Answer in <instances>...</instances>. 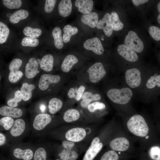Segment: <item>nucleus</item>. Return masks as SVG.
Instances as JSON below:
<instances>
[{
    "label": "nucleus",
    "instance_id": "nucleus-42",
    "mask_svg": "<svg viewBox=\"0 0 160 160\" xmlns=\"http://www.w3.org/2000/svg\"><path fill=\"white\" fill-rule=\"evenodd\" d=\"M148 31L153 39L156 41L160 40V28L156 26H152L149 28Z\"/></svg>",
    "mask_w": 160,
    "mask_h": 160
},
{
    "label": "nucleus",
    "instance_id": "nucleus-9",
    "mask_svg": "<svg viewBox=\"0 0 160 160\" xmlns=\"http://www.w3.org/2000/svg\"><path fill=\"white\" fill-rule=\"evenodd\" d=\"M62 123L69 124L88 125L94 124L87 116H82L77 109L70 108L64 113L62 120Z\"/></svg>",
    "mask_w": 160,
    "mask_h": 160
},
{
    "label": "nucleus",
    "instance_id": "nucleus-29",
    "mask_svg": "<svg viewBox=\"0 0 160 160\" xmlns=\"http://www.w3.org/2000/svg\"><path fill=\"white\" fill-rule=\"evenodd\" d=\"M63 106V103L60 99L56 97L52 98L49 102V112L52 115L55 114L61 110Z\"/></svg>",
    "mask_w": 160,
    "mask_h": 160
},
{
    "label": "nucleus",
    "instance_id": "nucleus-49",
    "mask_svg": "<svg viewBox=\"0 0 160 160\" xmlns=\"http://www.w3.org/2000/svg\"><path fill=\"white\" fill-rule=\"evenodd\" d=\"M148 1L147 0H133L132 1L134 5L138 6L140 4H143Z\"/></svg>",
    "mask_w": 160,
    "mask_h": 160
},
{
    "label": "nucleus",
    "instance_id": "nucleus-38",
    "mask_svg": "<svg viewBox=\"0 0 160 160\" xmlns=\"http://www.w3.org/2000/svg\"><path fill=\"white\" fill-rule=\"evenodd\" d=\"M22 99L21 91L18 90L15 92L14 98L8 100L7 104L10 106L16 107L18 105V103L21 102Z\"/></svg>",
    "mask_w": 160,
    "mask_h": 160
},
{
    "label": "nucleus",
    "instance_id": "nucleus-8",
    "mask_svg": "<svg viewBox=\"0 0 160 160\" xmlns=\"http://www.w3.org/2000/svg\"><path fill=\"white\" fill-rule=\"evenodd\" d=\"M107 94L113 103L121 105L127 104L133 95L131 89L128 88L111 89L108 91Z\"/></svg>",
    "mask_w": 160,
    "mask_h": 160
},
{
    "label": "nucleus",
    "instance_id": "nucleus-41",
    "mask_svg": "<svg viewBox=\"0 0 160 160\" xmlns=\"http://www.w3.org/2000/svg\"><path fill=\"white\" fill-rule=\"evenodd\" d=\"M39 43V41L37 39L26 37L23 39L21 44L25 47H35L38 45Z\"/></svg>",
    "mask_w": 160,
    "mask_h": 160
},
{
    "label": "nucleus",
    "instance_id": "nucleus-12",
    "mask_svg": "<svg viewBox=\"0 0 160 160\" xmlns=\"http://www.w3.org/2000/svg\"><path fill=\"white\" fill-rule=\"evenodd\" d=\"M126 46L137 53L141 52L144 49V44L137 33L133 31H130L125 36L124 41Z\"/></svg>",
    "mask_w": 160,
    "mask_h": 160
},
{
    "label": "nucleus",
    "instance_id": "nucleus-7",
    "mask_svg": "<svg viewBox=\"0 0 160 160\" xmlns=\"http://www.w3.org/2000/svg\"><path fill=\"white\" fill-rule=\"evenodd\" d=\"M27 122L23 119L19 118L15 120L14 124L7 135L9 141L13 144L18 143L26 133L28 129Z\"/></svg>",
    "mask_w": 160,
    "mask_h": 160
},
{
    "label": "nucleus",
    "instance_id": "nucleus-16",
    "mask_svg": "<svg viewBox=\"0 0 160 160\" xmlns=\"http://www.w3.org/2000/svg\"><path fill=\"white\" fill-rule=\"evenodd\" d=\"M83 46L86 49L91 50L98 55L102 54L104 51L101 41L96 37L87 40L84 42Z\"/></svg>",
    "mask_w": 160,
    "mask_h": 160
},
{
    "label": "nucleus",
    "instance_id": "nucleus-4",
    "mask_svg": "<svg viewBox=\"0 0 160 160\" xmlns=\"http://www.w3.org/2000/svg\"><path fill=\"white\" fill-rule=\"evenodd\" d=\"M118 122L112 120L102 127L92 140L82 160H94L106 146Z\"/></svg>",
    "mask_w": 160,
    "mask_h": 160
},
{
    "label": "nucleus",
    "instance_id": "nucleus-21",
    "mask_svg": "<svg viewBox=\"0 0 160 160\" xmlns=\"http://www.w3.org/2000/svg\"><path fill=\"white\" fill-rule=\"evenodd\" d=\"M38 71V64L35 59L30 58L25 67V75L28 79H32L36 75Z\"/></svg>",
    "mask_w": 160,
    "mask_h": 160
},
{
    "label": "nucleus",
    "instance_id": "nucleus-11",
    "mask_svg": "<svg viewBox=\"0 0 160 160\" xmlns=\"http://www.w3.org/2000/svg\"><path fill=\"white\" fill-rule=\"evenodd\" d=\"M136 157L134 155L117 152L106 148L103 149L94 160H129Z\"/></svg>",
    "mask_w": 160,
    "mask_h": 160
},
{
    "label": "nucleus",
    "instance_id": "nucleus-2",
    "mask_svg": "<svg viewBox=\"0 0 160 160\" xmlns=\"http://www.w3.org/2000/svg\"><path fill=\"white\" fill-rule=\"evenodd\" d=\"M98 122L88 125L68 124L50 131L55 139L90 144L101 127Z\"/></svg>",
    "mask_w": 160,
    "mask_h": 160
},
{
    "label": "nucleus",
    "instance_id": "nucleus-14",
    "mask_svg": "<svg viewBox=\"0 0 160 160\" xmlns=\"http://www.w3.org/2000/svg\"><path fill=\"white\" fill-rule=\"evenodd\" d=\"M125 77L127 84L132 88L138 87L141 83L140 73L137 68H133L127 70Z\"/></svg>",
    "mask_w": 160,
    "mask_h": 160
},
{
    "label": "nucleus",
    "instance_id": "nucleus-19",
    "mask_svg": "<svg viewBox=\"0 0 160 160\" xmlns=\"http://www.w3.org/2000/svg\"><path fill=\"white\" fill-rule=\"evenodd\" d=\"M23 114L22 110L18 108L4 105L0 108V114L3 116H7L18 119L21 117Z\"/></svg>",
    "mask_w": 160,
    "mask_h": 160
},
{
    "label": "nucleus",
    "instance_id": "nucleus-40",
    "mask_svg": "<svg viewBox=\"0 0 160 160\" xmlns=\"http://www.w3.org/2000/svg\"><path fill=\"white\" fill-rule=\"evenodd\" d=\"M160 87V75L151 76L147 82L146 86L149 89H152L156 85Z\"/></svg>",
    "mask_w": 160,
    "mask_h": 160
},
{
    "label": "nucleus",
    "instance_id": "nucleus-51",
    "mask_svg": "<svg viewBox=\"0 0 160 160\" xmlns=\"http://www.w3.org/2000/svg\"><path fill=\"white\" fill-rule=\"evenodd\" d=\"M157 8L158 11L160 12V1L159 3L157 5Z\"/></svg>",
    "mask_w": 160,
    "mask_h": 160
},
{
    "label": "nucleus",
    "instance_id": "nucleus-48",
    "mask_svg": "<svg viewBox=\"0 0 160 160\" xmlns=\"http://www.w3.org/2000/svg\"><path fill=\"white\" fill-rule=\"evenodd\" d=\"M92 101L89 99L82 100L80 103V105L83 108L86 109L88 105Z\"/></svg>",
    "mask_w": 160,
    "mask_h": 160
},
{
    "label": "nucleus",
    "instance_id": "nucleus-25",
    "mask_svg": "<svg viewBox=\"0 0 160 160\" xmlns=\"http://www.w3.org/2000/svg\"><path fill=\"white\" fill-rule=\"evenodd\" d=\"M72 4L71 0H62L58 6V10L60 15L64 17L68 16L71 13Z\"/></svg>",
    "mask_w": 160,
    "mask_h": 160
},
{
    "label": "nucleus",
    "instance_id": "nucleus-17",
    "mask_svg": "<svg viewBox=\"0 0 160 160\" xmlns=\"http://www.w3.org/2000/svg\"><path fill=\"white\" fill-rule=\"evenodd\" d=\"M118 54L127 60L134 62L138 58L137 55L133 49L125 44L119 45L117 48Z\"/></svg>",
    "mask_w": 160,
    "mask_h": 160
},
{
    "label": "nucleus",
    "instance_id": "nucleus-45",
    "mask_svg": "<svg viewBox=\"0 0 160 160\" xmlns=\"http://www.w3.org/2000/svg\"><path fill=\"white\" fill-rule=\"evenodd\" d=\"M85 89V87L81 86L76 90V95L75 100L77 101H79L81 99Z\"/></svg>",
    "mask_w": 160,
    "mask_h": 160
},
{
    "label": "nucleus",
    "instance_id": "nucleus-34",
    "mask_svg": "<svg viewBox=\"0 0 160 160\" xmlns=\"http://www.w3.org/2000/svg\"><path fill=\"white\" fill-rule=\"evenodd\" d=\"M106 108V105L104 103L96 101L89 104L86 109L89 113L94 114L97 112L104 111Z\"/></svg>",
    "mask_w": 160,
    "mask_h": 160
},
{
    "label": "nucleus",
    "instance_id": "nucleus-28",
    "mask_svg": "<svg viewBox=\"0 0 160 160\" xmlns=\"http://www.w3.org/2000/svg\"><path fill=\"white\" fill-rule=\"evenodd\" d=\"M35 88V85L33 84H28L26 82L23 84L20 88V91L23 101H26L31 99L32 91Z\"/></svg>",
    "mask_w": 160,
    "mask_h": 160
},
{
    "label": "nucleus",
    "instance_id": "nucleus-43",
    "mask_svg": "<svg viewBox=\"0 0 160 160\" xmlns=\"http://www.w3.org/2000/svg\"><path fill=\"white\" fill-rule=\"evenodd\" d=\"M101 99V96L100 94H93L91 92H84L81 98L82 100L86 99H89L92 102L99 100Z\"/></svg>",
    "mask_w": 160,
    "mask_h": 160
},
{
    "label": "nucleus",
    "instance_id": "nucleus-20",
    "mask_svg": "<svg viewBox=\"0 0 160 160\" xmlns=\"http://www.w3.org/2000/svg\"><path fill=\"white\" fill-rule=\"evenodd\" d=\"M52 147L50 144H42L38 145L35 150L33 160H47L48 150Z\"/></svg>",
    "mask_w": 160,
    "mask_h": 160
},
{
    "label": "nucleus",
    "instance_id": "nucleus-33",
    "mask_svg": "<svg viewBox=\"0 0 160 160\" xmlns=\"http://www.w3.org/2000/svg\"><path fill=\"white\" fill-rule=\"evenodd\" d=\"M110 22L113 29L115 31H118L122 29L124 25L120 20L117 13L112 12L110 14Z\"/></svg>",
    "mask_w": 160,
    "mask_h": 160
},
{
    "label": "nucleus",
    "instance_id": "nucleus-24",
    "mask_svg": "<svg viewBox=\"0 0 160 160\" xmlns=\"http://www.w3.org/2000/svg\"><path fill=\"white\" fill-rule=\"evenodd\" d=\"M22 61L19 58H15L10 63L9 68L10 72L9 76L11 77H18L23 76V72L19 70V68L21 66Z\"/></svg>",
    "mask_w": 160,
    "mask_h": 160
},
{
    "label": "nucleus",
    "instance_id": "nucleus-52",
    "mask_svg": "<svg viewBox=\"0 0 160 160\" xmlns=\"http://www.w3.org/2000/svg\"><path fill=\"white\" fill-rule=\"evenodd\" d=\"M12 15V14L11 13H8L7 14L6 16L10 18Z\"/></svg>",
    "mask_w": 160,
    "mask_h": 160
},
{
    "label": "nucleus",
    "instance_id": "nucleus-50",
    "mask_svg": "<svg viewBox=\"0 0 160 160\" xmlns=\"http://www.w3.org/2000/svg\"><path fill=\"white\" fill-rule=\"evenodd\" d=\"M157 20L159 23L160 24V13L159 15L157 17Z\"/></svg>",
    "mask_w": 160,
    "mask_h": 160
},
{
    "label": "nucleus",
    "instance_id": "nucleus-44",
    "mask_svg": "<svg viewBox=\"0 0 160 160\" xmlns=\"http://www.w3.org/2000/svg\"><path fill=\"white\" fill-rule=\"evenodd\" d=\"M57 1L46 0L44 5V10L47 13L51 12L54 9Z\"/></svg>",
    "mask_w": 160,
    "mask_h": 160
},
{
    "label": "nucleus",
    "instance_id": "nucleus-36",
    "mask_svg": "<svg viewBox=\"0 0 160 160\" xmlns=\"http://www.w3.org/2000/svg\"><path fill=\"white\" fill-rule=\"evenodd\" d=\"M23 33L26 36L36 38L41 35L42 31L39 28H33L28 26L24 28L23 30Z\"/></svg>",
    "mask_w": 160,
    "mask_h": 160
},
{
    "label": "nucleus",
    "instance_id": "nucleus-31",
    "mask_svg": "<svg viewBox=\"0 0 160 160\" xmlns=\"http://www.w3.org/2000/svg\"><path fill=\"white\" fill-rule=\"evenodd\" d=\"M28 15L29 13L27 10L24 9L19 10L13 13L9 20L11 23L16 24L20 20L27 18Z\"/></svg>",
    "mask_w": 160,
    "mask_h": 160
},
{
    "label": "nucleus",
    "instance_id": "nucleus-27",
    "mask_svg": "<svg viewBox=\"0 0 160 160\" xmlns=\"http://www.w3.org/2000/svg\"><path fill=\"white\" fill-rule=\"evenodd\" d=\"M54 57L51 54H47L42 58L40 63L41 68L44 71L49 72L53 68Z\"/></svg>",
    "mask_w": 160,
    "mask_h": 160
},
{
    "label": "nucleus",
    "instance_id": "nucleus-39",
    "mask_svg": "<svg viewBox=\"0 0 160 160\" xmlns=\"http://www.w3.org/2000/svg\"><path fill=\"white\" fill-rule=\"evenodd\" d=\"M2 1L5 7L11 9L19 8L22 4L20 0H3Z\"/></svg>",
    "mask_w": 160,
    "mask_h": 160
},
{
    "label": "nucleus",
    "instance_id": "nucleus-1",
    "mask_svg": "<svg viewBox=\"0 0 160 160\" xmlns=\"http://www.w3.org/2000/svg\"><path fill=\"white\" fill-rule=\"evenodd\" d=\"M126 132L137 143L140 152L152 145L151 123L142 115L135 114L121 122Z\"/></svg>",
    "mask_w": 160,
    "mask_h": 160
},
{
    "label": "nucleus",
    "instance_id": "nucleus-6",
    "mask_svg": "<svg viewBox=\"0 0 160 160\" xmlns=\"http://www.w3.org/2000/svg\"><path fill=\"white\" fill-rule=\"evenodd\" d=\"M62 123L61 120H54L49 114L40 113L34 117L32 122V128L34 132L41 134L56 127Z\"/></svg>",
    "mask_w": 160,
    "mask_h": 160
},
{
    "label": "nucleus",
    "instance_id": "nucleus-26",
    "mask_svg": "<svg viewBox=\"0 0 160 160\" xmlns=\"http://www.w3.org/2000/svg\"><path fill=\"white\" fill-rule=\"evenodd\" d=\"M78 62V59L75 56L73 55H68L65 58L62 63L61 69L65 73L68 72Z\"/></svg>",
    "mask_w": 160,
    "mask_h": 160
},
{
    "label": "nucleus",
    "instance_id": "nucleus-47",
    "mask_svg": "<svg viewBox=\"0 0 160 160\" xmlns=\"http://www.w3.org/2000/svg\"><path fill=\"white\" fill-rule=\"evenodd\" d=\"M76 90L73 88H70L67 93L68 97L69 98H74L75 99L76 95Z\"/></svg>",
    "mask_w": 160,
    "mask_h": 160
},
{
    "label": "nucleus",
    "instance_id": "nucleus-13",
    "mask_svg": "<svg viewBox=\"0 0 160 160\" xmlns=\"http://www.w3.org/2000/svg\"><path fill=\"white\" fill-rule=\"evenodd\" d=\"M87 71L90 81L93 83L99 81L106 73L103 64L100 62L96 63L91 65Z\"/></svg>",
    "mask_w": 160,
    "mask_h": 160
},
{
    "label": "nucleus",
    "instance_id": "nucleus-37",
    "mask_svg": "<svg viewBox=\"0 0 160 160\" xmlns=\"http://www.w3.org/2000/svg\"><path fill=\"white\" fill-rule=\"evenodd\" d=\"M9 33L7 26L4 23L0 22V44L4 43L7 40Z\"/></svg>",
    "mask_w": 160,
    "mask_h": 160
},
{
    "label": "nucleus",
    "instance_id": "nucleus-23",
    "mask_svg": "<svg viewBox=\"0 0 160 160\" xmlns=\"http://www.w3.org/2000/svg\"><path fill=\"white\" fill-rule=\"evenodd\" d=\"M81 21L82 23L91 28H95L98 22V16L95 12H91L82 15Z\"/></svg>",
    "mask_w": 160,
    "mask_h": 160
},
{
    "label": "nucleus",
    "instance_id": "nucleus-5",
    "mask_svg": "<svg viewBox=\"0 0 160 160\" xmlns=\"http://www.w3.org/2000/svg\"><path fill=\"white\" fill-rule=\"evenodd\" d=\"M89 144L63 140L60 144L53 145V151L57 159L76 160L81 153L86 151Z\"/></svg>",
    "mask_w": 160,
    "mask_h": 160
},
{
    "label": "nucleus",
    "instance_id": "nucleus-46",
    "mask_svg": "<svg viewBox=\"0 0 160 160\" xmlns=\"http://www.w3.org/2000/svg\"><path fill=\"white\" fill-rule=\"evenodd\" d=\"M9 140L7 135L3 133L0 132V146L2 147L5 145Z\"/></svg>",
    "mask_w": 160,
    "mask_h": 160
},
{
    "label": "nucleus",
    "instance_id": "nucleus-30",
    "mask_svg": "<svg viewBox=\"0 0 160 160\" xmlns=\"http://www.w3.org/2000/svg\"><path fill=\"white\" fill-rule=\"evenodd\" d=\"M52 34L54 39V43L55 47L59 49H62L64 45L60 28L59 27H55L52 31Z\"/></svg>",
    "mask_w": 160,
    "mask_h": 160
},
{
    "label": "nucleus",
    "instance_id": "nucleus-10",
    "mask_svg": "<svg viewBox=\"0 0 160 160\" xmlns=\"http://www.w3.org/2000/svg\"><path fill=\"white\" fill-rule=\"evenodd\" d=\"M12 153L16 159L22 160H31L34 151L32 145L28 144L18 143L12 145Z\"/></svg>",
    "mask_w": 160,
    "mask_h": 160
},
{
    "label": "nucleus",
    "instance_id": "nucleus-3",
    "mask_svg": "<svg viewBox=\"0 0 160 160\" xmlns=\"http://www.w3.org/2000/svg\"><path fill=\"white\" fill-rule=\"evenodd\" d=\"M106 147L117 152L135 155L137 157L140 153L137 143L125 130L121 122H118Z\"/></svg>",
    "mask_w": 160,
    "mask_h": 160
},
{
    "label": "nucleus",
    "instance_id": "nucleus-18",
    "mask_svg": "<svg viewBox=\"0 0 160 160\" xmlns=\"http://www.w3.org/2000/svg\"><path fill=\"white\" fill-rule=\"evenodd\" d=\"M110 14L106 13L103 18L98 21L96 25L98 29H102L105 34L108 37L110 36L113 31V29L110 22Z\"/></svg>",
    "mask_w": 160,
    "mask_h": 160
},
{
    "label": "nucleus",
    "instance_id": "nucleus-15",
    "mask_svg": "<svg viewBox=\"0 0 160 160\" xmlns=\"http://www.w3.org/2000/svg\"><path fill=\"white\" fill-rule=\"evenodd\" d=\"M60 79V76L57 75L43 74L41 76L39 80L38 87L41 90H45L51 84L58 83Z\"/></svg>",
    "mask_w": 160,
    "mask_h": 160
},
{
    "label": "nucleus",
    "instance_id": "nucleus-32",
    "mask_svg": "<svg viewBox=\"0 0 160 160\" xmlns=\"http://www.w3.org/2000/svg\"><path fill=\"white\" fill-rule=\"evenodd\" d=\"M64 33L63 35V39L64 43H67L70 40L71 37L76 34L78 32V28L75 27H72L69 25L65 26L63 29Z\"/></svg>",
    "mask_w": 160,
    "mask_h": 160
},
{
    "label": "nucleus",
    "instance_id": "nucleus-22",
    "mask_svg": "<svg viewBox=\"0 0 160 160\" xmlns=\"http://www.w3.org/2000/svg\"><path fill=\"white\" fill-rule=\"evenodd\" d=\"M93 1L92 0H76L75 6L78 7V10L83 14L91 12L93 7Z\"/></svg>",
    "mask_w": 160,
    "mask_h": 160
},
{
    "label": "nucleus",
    "instance_id": "nucleus-35",
    "mask_svg": "<svg viewBox=\"0 0 160 160\" xmlns=\"http://www.w3.org/2000/svg\"><path fill=\"white\" fill-rule=\"evenodd\" d=\"M15 120L13 118L7 116H4L0 119V125L1 128L3 130L9 131L13 126Z\"/></svg>",
    "mask_w": 160,
    "mask_h": 160
}]
</instances>
